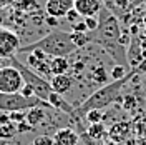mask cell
<instances>
[{
    "instance_id": "21",
    "label": "cell",
    "mask_w": 146,
    "mask_h": 145,
    "mask_svg": "<svg viewBox=\"0 0 146 145\" xmlns=\"http://www.w3.org/2000/svg\"><path fill=\"white\" fill-rule=\"evenodd\" d=\"M25 115H27V110H17V112H10L9 117L12 122H15V124H18V122H23L25 120Z\"/></svg>"
},
{
    "instance_id": "13",
    "label": "cell",
    "mask_w": 146,
    "mask_h": 145,
    "mask_svg": "<svg viewBox=\"0 0 146 145\" xmlns=\"http://www.w3.org/2000/svg\"><path fill=\"white\" fill-rule=\"evenodd\" d=\"M48 103H50V107H52V109L58 110V112H62V113H66V115H75L73 107L63 99V95H62V93H56V92L52 90L50 97H48Z\"/></svg>"
},
{
    "instance_id": "31",
    "label": "cell",
    "mask_w": 146,
    "mask_h": 145,
    "mask_svg": "<svg viewBox=\"0 0 146 145\" xmlns=\"http://www.w3.org/2000/svg\"><path fill=\"white\" fill-rule=\"evenodd\" d=\"M113 2H115V0H103V3H105L106 9H111V7H113Z\"/></svg>"
},
{
    "instance_id": "12",
    "label": "cell",
    "mask_w": 146,
    "mask_h": 145,
    "mask_svg": "<svg viewBox=\"0 0 146 145\" xmlns=\"http://www.w3.org/2000/svg\"><path fill=\"white\" fill-rule=\"evenodd\" d=\"M46 109H48V107H43V105H36V107L28 109L27 115H25V120H27L33 128L38 127V125H42V124L46 120V117H48V113H46L48 110Z\"/></svg>"
},
{
    "instance_id": "5",
    "label": "cell",
    "mask_w": 146,
    "mask_h": 145,
    "mask_svg": "<svg viewBox=\"0 0 146 145\" xmlns=\"http://www.w3.org/2000/svg\"><path fill=\"white\" fill-rule=\"evenodd\" d=\"M12 62L13 65L17 67L20 73L23 75V79H25V83H28L33 90H35V95L38 99L45 100L48 102V97H50V93H52V87H50V82L45 80V77H42V75H38L36 72H33L30 67H27L25 64H22L18 58L15 57H12Z\"/></svg>"
},
{
    "instance_id": "19",
    "label": "cell",
    "mask_w": 146,
    "mask_h": 145,
    "mask_svg": "<svg viewBox=\"0 0 146 145\" xmlns=\"http://www.w3.org/2000/svg\"><path fill=\"white\" fill-rule=\"evenodd\" d=\"M85 20V23H86V28H88V32H95L98 25H100V17L98 15H90V17H83Z\"/></svg>"
},
{
    "instance_id": "1",
    "label": "cell",
    "mask_w": 146,
    "mask_h": 145,
    "mask_svg": "<svg viewBox=\"0 0 146 145\" xmlns=\"http://www.w3.org/2000/svg\"><path fill=\"white\" fill-rule=\"evenodd\" d=\"M98 17H100V25L95 30L96 37L93 40L101 44L116 60L125 64V50H123V45L119 44L121 28H119V22L116 15L110 9L103 7L101 12L98 13Z\"/></svg>"
},
{
    "instance_id": "24",
    "label": "cell",
    "mask_w": 146,
    "mask_h": 145,
    "mask_svg": "<svg viewBox=\"0 0 146 145\" xmlns=\"http://www.w3.org/2000/svg\"><path fill=\"white\" fill-rule=\"evenodd\" d=\"M18 93H22V95H23V97H27V99L36 97V95H35V90H33V89H32V87H30L28 83H25V85H23V87L20 89V92H18Z\"/></svg>"
},
{
    "instance_id": "27",
    "label": "cell",
    "mask_w": 146,
    "mask_h": 145,
    "mask_svg": "<svg viewBox=\"0 0 146 145\" xmlns=\"http://www.w3.org/2000/svg\"><path fill=\"white\" fill-rule=\"evenodd\" d=\"M45 23L48 25V27H58V23H60V18L56 17H52V15H46L45 17Z\"/></svg>"
},
{
    "instance_id": "2",
    "label": "cell",
    "mask_w": 146,
    "mask_h": 145,
    "mask_svg": "<svg viewBox=\"0 0 146 145\" xmlns=\"http://www.w3.org/2000/svg\"><path fill=\"white\" fill-rule=\"evenodd\" d=\"M33 48H40L46 52L52 57H70L76 52V45L73 44L70 32H60V30H53L48 35H45L43 38H40L38 42L32 44V45L20 47L18 52H30Z\"/></svg>"
},
{
    "instance_id": "23",
    "label": "cell",
    "mask_w": 146,
    "mask_h": 145,
    "mask_svg": "<svg viewBox=\"0 0 146 145\" xmlns=\"http://www.w3.org/2000/svg\"><path fill=\"white\" fill-rule=\"evenodd\" d=\"M33 145H53V137L50 135H40L33 140Z\"/></svg>"
},
{
    "instance_id": "32",
    "label": "cell",
    "mask_w": 146,
    "mask_h": 145,
    "mask_svg": "<svg viewBox=\"0 0 146 145\" xmlns=\"http://www.w3.org/2000/svg\"><path fill=\"white\" fill-rule=\"evenodd\" d=\"M9 2L10 0H0V9H3L5 5H9Z\"/></svg>"
},
{
    "instance_id": "6",
    "label": "cell",
    "mask_w": 146,
    "mask_h": 145,
    "mask_svg": "<svg viewBox=\"0 0 146 145\" xmlns=\"http://www.w3.org/2000/svg\"><path fill=\"white\" fill-rule=\"evenodd\" d=\"M25 85V79L15 65L0 67V92L3 93H18Z\"/></svg>"
},
{
    "instance_id": "9",
    "label": "cell",
    "mask_w": 146,
    "mask_h": 145,
    "mask_svg": "<svg viewBox=\"0 0 146 145\" xmlns=\"http://www.w3.org/2000/svg\"><path fill=\"white\" fill-rule=\"evenodd\" d=\"M103 7H105L103 0H75V10L82 17L98 15Z\"/></svg>"
},
{
    "instance_id": "36",
    "label": "cell",
    "mask_w": 146,
    "mask_h": 145,
    "mask_svg": "<svg viewBox=\"0 0 146 145\" xmlns=\"http://www.w3.org/2000/svg\"><path fill=\"white\" fill-rule=\"evenodd\" d=\"M32 145H33V144H32Z\"/></svg>"
},
{
    "instance_id": "33",
    "label": "cell",
    "mask_w": 146,
    "mask_h": 145,
    "mask_svg": "<svg viewBox=\"0 0 146 145\" xmlns=\"http://www.w3.org/2000/svg\"><path fill=\"white\" fill-rule=\"evenodd\" d=\"M139 2H143V0H131V3H133V7H135V5H138Z\"/></svg>"
},
{
    "instance_id": "35",
    "label": "cell",
    "mask_w": 146,
    "mask_h": 145,
    "mask_svg": "<svg viewBox=\"0 0 146 145\" xmlns=\"http://www.w3.org/2000/svg\"><path fill=\"white\" fill-rule=\"evenodd\" d=\"M0 145H2V144H0Z\"/></svg>"
},
{
    "instance_id": "11",
    "label": "cell",
    "mask_w": 146,
    "mask_h": 145,
    "mask_svg": "<svg viewBox=\"0 0 146 145\" xmlns=\"http://www.w3.org/2000/svg\"><path fill=\"white\" fill-rule=\"evenodd\" d=\"M80 140L78 134L70 127L58 128L53 135V145H76Z\"/></svg>"
},
{
    "instance_id": "22",
    "label": "cell",
    "mask_w": 146,
    "mask_h": 145,
    "mask_svg": "<svg viewBox=\"0 0 146 145\" xmlns=\"http://www.w3.org/2000/svg\"><path fill=\"white\" fill-rule=\"evenodd\" d=\"M80 18H83V17L78 13V12H76V10H75V7H73V9L70 10L68 13H66V15H65V20H66L68 23H72V25H73V23H76Z\"/></svg>"
},
{
    "instance_id": "20",
    "label": "cell",
    "mask_w": 146,
    "mask_h": 145,
    "mask_svg": "<svg viewBox=\"0 0 146 145\" xmlns=\"http://www.w3.org/2000/svg\"><path fill=\"white\" fill-rule=\"evenodd\" d=\"M125 75H126V70H125V65L123 64H118L111 68V79H113V80H119V79H123Z\"/></svg>"
},
{
    "instance_id": "8",
    "label": "cell",
    "mask_w": 146,
    "mask_h": 145,
    "mask_svg": "<svg viewBox=\"0 0 146 145\" xmlns=\"http://www.w3.org/2000/svg\"><path fill=\"white\" fill-rule=\"evenodd\" d=\"M75 7V0H46L45 12L46 15L56 18H65V15Z\"/></svg>"
},
{
    "instance_id": "17",
    "label": "cell",
    "mask_w": 146,
    "mask_h": 145,
    "mask_svg": "<svg viewBox=\"0 0 146 145\" xmlns=\"http://www.w3.org/2000/svg\"><path fill=\"white\" fill-rule=\"evenodd\" d=\"M17 134H18L17 124L12 122V120L5 125H0V138H13Z\"/></svg>"
},
{
    "instance_id": "26",
    "label": "cell",
    "mask_w": 146,
    "mask_h": 145,
    "mask_svg": "<svg viewBox=\"0 0 146 145\" xmlns=\"http://www.w3.org/2000/svg\"><path fill=\"white\" fill-rule=\"evenodd\" d=\"M72 30H75V32H88L85 20H78L76 23H73V25H72Z\"/></svg>"
},
{
    "instance_id": "28",
    "label": "cell",
    "mask_w": 146,
    "mask_h": 145,
    "mask_svg": "<svg viewBox=\"0 0 146 145\" xmlns=\"http://www.w3.org/2000/svg\"><path fill=\"white\" fill-rule=\"evenodd\" d=\"M85 70V62H82V60H78V62H75L73 64V72L75 73H80Z\"/></svg>"
},
{
    "instance_id": "29",
    "label": "cell",
    "mask_w": 146,
    "mask_h": 145,
    "mask_svg": "<svg viewBox=\"0 0 146 145\" xmlns=\"http://www.w3.org/2000/svg\"><path fill=\"white\" fill-rule=\"evenodd\" d=\"M9 122H10L9 113H5V112H0V125H5V124H9Z\"/></svg>"
},
{
    "instance_id": "4",
    "label": "cell",
    "mask_w": 146,
    "mask_h": 145,
    "mask_svg": "<svg viewBox=\"0 0 146 145\" xmlns=\"http://www.w3.org/2000/svg\"><path fill=\"white\" fill-rule=\"evenodd\" d=\"M36 105H43V107H50V103L45 100L38 99V97H32L27 99L22 93H3L0 92V112H17V110H28Z\"/></svg>"
},
{
    "instance_id": "16",
    "label": "cell",
    "mask_w": 146,
    "mask_h": 145,
    "mask_svg": "<svg viewBox=\"0 0 146 145\" xmlns=\"http://www.w3.org/2000/svg\"><path fill=\"white\" fill-rule=\"evenodd\" d=\"M70 37H72L73 44L76 45V48H83V47H86L90 44V37H88L86 32H75V30H72Z\"/></svg>"
},
{
    "instance_id": "3",
    "label": "cell",
    "mask_w": 146,
    "mask_h": 145,
    "mask_svg": "<svg viewBox=\"0 0 146 145\" xmlns=\"http://www.w3.org/2000/svg\"><path fill=\"white\" fill-rule=\"evenodd\" d=\"M133 73L135 72H129V73H126L123 79H119V80H113L111 83L101 85V89H98L93 95H90L88 100H85L75 112L80 113V115H85L88 110L103 109V107H108L110 103L119 100V93L123 90V85H126V82L129 80V77H131Z\"/></svg>"
},
{
    "instance_id": "7",
    "label": "cell",
    "mask_w": 146,
    "mask_h": 145,
    "mask_svg": "<svg viewBox=\"0 0 146 145\" xmlns=\"http://www.w3.org/2000/svg\"><path fill=\"white\" fill-rule=\"evenodd\" d=\"M22 47L20 37L15 30L7 27H0V58H12L15 57Z\"/></svg>"
},
{
    "instance_id": "34",
    "label": "cell",
    "mask_w": 146,
    "mask_h": 145,
    "mask_svg": "<svg viewBox=\"0 0 146 145\" xmlns=\"http://www.w3.org/2000/svg\"><path fill=\"white\" fill-rule=\"evenodd\" d=\"M5 145H9V144H5Z\"/></svg>"
},
{
    "instance_id": "15",
    "label": "cell",
    "mask_w": 146,
    "mask_h": 145,
    "mask_svg": "<svg viewBox=\"0 0 146 145\" xmlns=\"http://www.w3.org/2000/svg\"><path fill=\"white\" fill-rule=\"evenodd\" d=\"M88 77H90V80L93 83H98V85H105L106 80H108V73L105 70V67L103 65H95V67H91L90 72H88Z\"/></svg>"
},
{
    "instance_id": "14",
    "label": "cell",
    "mask_w": 146,
    "mask_h": 145,
    "mask_svg": "<svg viewBox=\"0 0 146 145\" xmlns=\"http://www.w3.org/2000/svg\"><path fill=\"white\" fill-rule=\"evenodd\" d=\"M70 60L68 57H52L50 60V72L52 75H58V73H66L70 70Z\"/></svg>"
},
{
    "instance_id": "18",
    "label": "cell",
    "mask_w": 146,
    "mask_h": 145,
    "mask_svg": "<svg viewBox=\"0 0 146 145\" xmlns=\"http://www.w3.org/2000/svg\"><path fill=\"white\" fill-rule=\"evenodd\" d=\"M85 117L90 124H100L103 120V113H101V109H93V110H88L85 113Z\"/></svg>"
},
{
    "instance_id": "10",
    "label": "cell",
    "mask_w": 146,
    "mask_h": 145,
    "mask_svg": "<svg viewBox=\"0 0 146 145\" xmlns=\"http://www.w3.org/2000/svg\"><path fill=\"white\" fill-rule=\"evenodd\" d=\"M50 87H52V90H53V92L65 95L66 92L72 90V87H73V79L68 75V73H58V75H52V79H50Z\"/></svg>"
},
{
    "instance_id": "30",
    "label": "cell",
    "mask_w": 146,
    "mask_h": 145,
    "mask_svg": "<svg viewBox=\"0 0 146 145\" xmlns=\"http://www.w3.org/2000/svg\"><path fill=\"white\" fill-rule=\"evenodd\" d=\"M135 103H136V102L133 100V97H126V100H125V103H123V105H125V109H133V107H135Z\"/></svg>"
},
{
    "instance_id": "25",
    "label": "cell",
    "mask_w": 146,
    "mask_h": 145,
    "mask_svg": "<svg viewBox=\"0 0 146 145\" xmlns=\"http://www.w3.org/2000/svg\"><path fill=\"white\" fill-rule=\"evenodd\" d=\"M17 130H18V134H23V132H32L33 127L28 124L27 120H23V122H18L17 124Z\"/></svg>"
}]
</instances>
